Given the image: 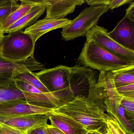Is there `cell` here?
I'll return each mask as SVG.
<instances>
[{"mask_svg":"<svg viewBox=\"0 0 134 134\" xmlns=\"http://www.w3.org/2000/svg\"><path fill=\"white\" fill-rule=\"evenodd\" d=\"M53 109L51 113L69 117L81 124L87 131L100 129L106 125L104 105L88 96L77 95Z\"/></svg>","mask_w":134,"mask_h":134,"instance_id":"1","label":"cell"},{"mask_svg":"<svg viewBox=\"0 0 134 134\" xmlns=\"http://www.w3.org/2000/svg\"><path fill=\"white\" fill-rule=\"evenodd\" d=\"M108 32L104 27L95 25L86 34V41H94L111 54L134 65V51L121 46L109 36Z\"/></svg>","mask_w":134,"mask_h":134,"instance_id":"9","label":"cell"},{"mask_svg":"<svg viewBox=\"0 0 134 134\" xmlns=\"http://www.w3.org/2000/svg\"><path fill=\"white\" fill-rule=\"evenodd\" d=\"M71 21V20L66 18H48L45 17L30 27L26 28L24 32L29 35L34 43L36 44L37 40L45 34L54 30L62 29Z\"/></svg>","mask_w":134,"mask_h":134,"instance_id":"14","label":"cell"},{"mask_svg":"<svg viewBox=\"0 0 134 134\" xmlns=\"http://www.w3.org/2000/svg\"><path fill=\"white\" fill-rule=\"evenodd\" d=\"M51 125L65 134H85L88 131L82 125L73 119L63 115L48 113Z\"/></svg>","mask_w":134,"mask_h":134,"instance_id":"16","label":"cell"},{"mask_svg":"<svg viewBox=\"0 0 134 134\" xmlns=\"http://www.w3.org/2000/svg\"><path fill=\"white\" fill-rule=\"evenodd\" d=\"M108 34L123 47L134 51V23L125 16Z\"/></svg>","mask_w":134,"mask_h":134,"instance_id":"13","label":"cell"},{"mask_svg":"<svg viewBox=\"0 0 134 134\" xmlns=\"http://www.w3.org/2000/svg\"><path fill=\"white\" fill-rule=\"evenodd\" d=\"M47 10L46 18L64 19L69 14L73 13L77 6L84 3V0H43Z\"/></svg>","mask_w":134,"mask_h":134,"instance_id":"15","label":"cell"},{"mask_svg":"<svg viewBox=\"0 0 134 134\" xmlns=\"http://www.w3.org/2000/svg\"><path fill=\"white\" fill-rule=\"evenodd\" d=\"M132 0H109L108 6L109 9H113L119 7L124 4H131Z\"/></svg>","mask_w":134,"mask_h":134,"instance_id":"28","label":"cell"},{"mask_svg":"<svg viewBox=\"0 0 134 134\" xmlns=\"http://www.w3.org/2000/svg\"><path fill=\"white\" fill-rule=\"evenodd\" d=\"M45 129L47 134H65L58 129L51 125L48 124L45 127Z\"/></svg>","mask_w":134,"mask_h":134,"instance_id":"32","label":"cell"},{"mask_svg":"<svg viewBox=\"0 0 134 134\" xmlns=\"http://www.w3.org/2000/svg\"><path fill=\"white\" fill-rule=\"evenodd\" d=\"M53 109L33 105L24 99H15L0 103V116H21L48 114Z\"/></svg>","mask_w":134,"mask_h":134,"instance_id":"11","label":"cell"},{"mask_svg":"<svg viewBox=\"0 0 134 134\" xmlns=\"http://www.w3.org/2000/svg\"><path fill=\"white\" fill-rule=\"evenodd\" d=\"M44 65L37 62L34 55L25 60L6 58L0 54V85L8 84L19 74L45 69Z\"/></svg>","mask_w":134,"mask_h":134,"instance_id":"8","label":"cell"},{"mask_svg":"<svg viewBox=\"0 0 134 134\" xmlns=\"http://www.w3.org/2000/svg\"><path fill=\"white\" fill-rule=\"evenodd\" d=\"M13 81L14 82L17 87L22 91L37 94H44L39 89L29 84L19 80H14Z\"/></svg>","mask_w":134,"mask_h":134,"instance_id":"25","label":"cell"},{"mask_svg":"<svg viewBox=\"0 0 134 134\" xmlns=\"http://www.w3.org/2000/svg\"><path fill=\"white\" fill-rule=\"evenodd\" d=\"M109 10L106 5L91 6L85 8L69 25L62 28V39L69 41L86 36L88 31L97 25L100 17Z\"/></svg>","mask_w":134,"mask_h":134,"instance_id":"3","label":"cell"},{"mask_svg":"<svg viewBox=\"0 0 134 134\" xmlns=\"http://www.w3.org/2000/svg\"><path fill=\"white\" fill-rule=\"evenodd\" d=\"M92 93L95 98L105 106L106 113L117 116L118 111L123 97L117 90L110 72H100Z\"/></svg>","mask_w":134,"mask_h":134,"instance_id":"6","label":"cell"},{"mask_svg":"<svg viewBox=\"0 0 134 134\" xmlns=\"http://www.w3.org/2000/svg\"><path fill=\"white\" fill-rule=\"evenodd\" d=\"M46 125L41 126V127L34 129L27 132L25 134H47L45 129V127Z\"/></svg>","mask_w":134,"mask_h":134,"instance_id":"33","label":"cell"},{"mask_svg":"<svg viewBox=\"0 0 134 134\" xmlns=\"http://www.w3.org/2000/svg\"><path fill=\"white\" fill-rule=\"evenodd\" d=\"M35 44L23 31L11 33L4 36L0 43V54L9 59L26 60L34 55Z\"/></svg>","mask_w":134,"mask_h":134,"instance_id":"4","label":"cell"},{"mask_svg":"<svg viewBox=\"0 0 134 134\" xmlns=\"http://www.w3.org/2000/svg\"><path fill=\"white\" fill-rule=\"evenodd\" d=\"M117 117L121 125L129 134H134V121L128 119L124 108L120 105L118 111Z\"/></svg>","mask_w":134,"mask_h":134,"instance_id":"23","label":"cell"},{"mask_svg":"<svg viewBox=\"0 0 134 134\" xmlns=\"http://www.w3.org/2000/svg\"><path fill=\"white\" fill-rule=\"evenodd\" d=\"M71 71V67L61 65L34 74L50 92L63 98L69 96H74L69 86Z\"/></svg>","mask_w":134,"mask_h":134,"instance_id":"5","label":"cell"},{"mask_svg":"<svg viewBox=\"0 0 134 134\" xmlns=\"http://www.w3.org/2000/svg\"><path fill=\"white\" fill-rule=\"evenodd\" d=\"M11 0H0V6L4 5L9 2H10Z\"/></svg>","mask_w":134,"mask_h":134,"instance_id":"34","label":"cell"},{"mask_svg":"<svg viewBox=\"0 0 134 134\" xmlns=\"http://www.w3.org/2000/svg\"><path fill=\"white\" fill-rule=\"evenodd\" d=\"M18 1L11 0L10 2L0 6V24L19 7L20 4L18 3Z\"/></svg>","mask_w":134,"mask_h":134,"instance_id":"22","label":"cell"},{"mask_svg":"<svg viewBox=\"0 0 134 134\" xmlns=\"http://www.w3.org/2000/svg\"><path fill=\"white\" fill-rule=\"evenodd\" d=\"M2 124H1V123H0V126H1L2 125Z\"/></svg>","mask_w":134,"mask_h":134,"instance_id":"35","label":"cell"},{"mask_svg":"<svg viewBox=\"0 0 134 134\" xmlns=\"http://www.w3.org/2000/svg\"><path fill=\"white\" fill-rule=\"evenodd\" d=\"M69 86L74 96L77 93H88L90 88L97 82V72L87 66L76 65L71 67Z\"/></svg>","mask_w":134,"mask_h":134,"instance_id":"10","label":"cell"},{"mask_svg":"<svg viewBox=\"0 0 134 134\" xmlns=\"http://www.w3.org/2000/svg\"><path fill=\"white\" fill-rule=\"evenodd\" d=\"M46 10L43 0L42 3L33 7L25 15L4 30V34L23 31L25 28L33 25L43 14Z\"/></svg>","mask_w":134,"mask_h":134,"instance_id":"17","label":"cell"},{"mask_svg":"<svg viewBox=\"0 0 134 134\" xmlns=\"http://www.w3.org/2000/svg\"><path fill=\"white\" fill-rule=\"evenodd\" d=\"M14 80H19L23 81L34 86L44 94H50L48 89L36 77L34 72H28L19 74L12 79Z\"/></svg>","mask_w":134,"mask_h":134,"instance_id":"20","label":"cell"},{"mask_svg":"<svg viewBox=\"0 0 134 134\" xmlns=\"http://www.w3.org/2000/svg\"><path fill=\"white\" fill-rule=\"evenodd\" d=\"M106 123L112 134H129L120 123L117 116L107 113Z\"/></svg>","mask_w":134,"mask_h":134,"instance_id":"21","label":"cell"},{"mask_svg":"<svg viewBox=\"0 0 134 134\" xmlns=\"http://www.w3.org/2000/svg\"><path fill=\"white\" fill-rule=\"evenodd\" d=\"M85 134H112L107 124L100 129L88 131Z\"/></svg>","mask_w":134,"mask_h":134,"instance_id":"29","label":"cell"},{"mask_svg":"<svg viewBox=\"0 0 134 134\" xmlns=\"http://www.w3.org/2000/svg\"><path fill=\"white\" fill-rule=\"evenodd\" d=\"M20 1L21 3L19 7L11 14L2 23L0 24L3 30H4L25 15L33 7L42 3V0H21Z\"/></svg>","mask_w":134,"mask_h":134,"instance_id":"18","label":"cell"},{"mask_svg":"<svg viewBox=\"0 0 134 134\" xmlns=\"http://www.w3.org/2000/svg\"><path fill=\"white\" fill-rule=\"evenodd\" d=\"M120 105L124 108L125 114L130 120L134 121V97H123Z\"/></svg>","mask_w":134,"mask_h":134,"instance_id":"24","label":"cell"},{"mask_svg":"<svg viewBox=\"0 0 134 134\" xmlns=\"http://www.w3.org/2000/svg\"><path fill=\"white\" fill-rule=\"evenodd\" d=\"M48 113L21 116H0V123L12 127L23 133L48 124Z\"/></svg>","mask_w":134,"mask_h":134,"instance_id":"12","label":"cell"},{"mask_svg":"<svg viewBox=\"0 0 134 134\" xmlns=\"http://www.w3.org/2000/svg\"><path fill=\"white\" fill-rule=\"evenodd\" d=\"M23 99L33 105L53 108L58 103V99L52 94H37L22 91L14 81L8 85H0V103L11 100Z\"/></svg>","mask_w":134,"mask_h":134,"instance_id":"7","label":"cell"},{"mask_svg":"<svg viewBox=\"0 0 134 134\" xmlns=\"http://www.w3.org/2000/svg\"><path fill=\"white\" fill-rule=\"evenodd\" d=\"M116 89L123 97H134V84L118 87Z\"/></svg>","mask_w":134,"mask_h":134,"instance_id":"26","label":"cell"},{"mask_svg":"<svg viewBox=\"0 0 134 134\" xmlns=\"http://www.w3.org/2000/svg\"><path fill=\"white\" fill-rule=\"evenodd\" d=\"M0 134H25L12 127L2 124L0 126Z\"/></svg>","mask_w":134,"mask_h":134,"instance_id":"27","label":"cell"},{"mask_svg":"<svg viewBox=\"0 0 134 134\" xmlns=\"http://www.w3.org/2000/svg\"><path fill=\"white\" fill-rule=\"evenodd\" d=\"M85 1L87 2L88 5L91 6H108L109 0H86Z\"/></svg>","mask_w":134,"mask_h":134,"instance_id":"31","label":"cell"},{"mask_svg":"<svg viewBox=\"0 0 134 134\" xmlns=\"http://www.w3.org/2000/svg\"><path fill=\"white\" fill-rule=\"evenodd\" d=\"M125 17L134 23V1L131 4L127 9L126 10Z\"/></svg>","mask_w":134,"mask_h":134,"instance_id":"30","label":"cell"},{"mask_svg":"<svg viewBox=\"0 0 134 134\" xmlns=\"http://www.w3.org/2000/svg\"><path fill=\"white\" fill-rule=\"evenodd\" d=\"M116 87L134 84V65L110 72Z\"/></svg>","mask_w":134,"mask_h":134,"instance_id":"19","label":"cell"},{"mask_svg":"<svg viewBox=\"0 0 134 134\" xmlns=\"http://www.w3.org/2000/svg\"><path fill=\"white\" fill-rule=\"evenodd\" d=\"M77 65L102 72H110L131 64L107 51L92 41H86L76 62Z\"/></svg>","mask_w":134,"mask_h":134,"instance_id":"2","label":"cell"}]
</instances>
